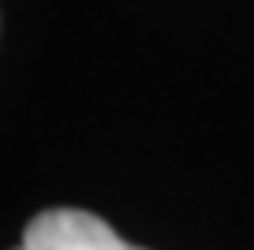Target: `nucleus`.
<instances>
[{"instance_id": "f257e3e1", "label": "nucleus", "mask_w": 254, "mask_h": 250, "mask_svg": "<svg viewBox=\"0 0 254 250\" xmlns=\"http://www.w3.org/2000/svg\"><path fill=\"white\" fill-rule=\"evenodd\" d=\"M15 250H142L124 243L101 217L86 209H49L34 217Z\"/></svg>"}]
</instances>
